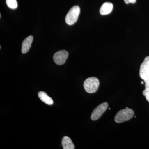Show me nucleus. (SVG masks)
I'll return each instance as SVG.
<instances>
[{
	"label": "nucleus",
	"mask_w": 149,
	"mask_h": 149,
	"mask_svg": "<svg viewBox=\"0 0 149 149\" xmlns=\"http://www.w3.org/2000/svg\"><path fill=\"white\" fill-rule=\"evenodd\" d=\"M134 111L131 109L126 108L121 110L117 113L114 120L117 123H121L130 120L134 115Z\"/></svg>",
	"instance_id": "f257e3e1"
},
{
	"label": "nucleus",
	"mask_w": 149,
	"mask_h": 149,
	"mask_svg": "<svg viewBox=\"0 0 149 149\" xmlns=\"http://www.w3.org/2000/svg\"><path fill=\"white\" fill-rule=\"evenodd\" d=\"M100 86V81L95 77H89L84 81L83 86L85 91L89 93H96Z\"/></svg>",
	"instance_id": "f03ea898"
},
{
	"label": "nucleus",
	"mask_w": 149,
	"mask_h": 149,
	"mask_svg": "<svg viewBox=\"0 0 149 149\" xmlns=\"http://www.w3.org/2000/svg\"><path fill=\"white\" fill-rule=\"evenodd\" d=\"M80 12V7L75 6L70 10L65 16V22L69 25H73L77 22Z\"/></svg>",
	"instance_id": "7ed1b4c3"
},
{
	"label": "nucleus",
	"mask_w": 149,
	"mask_h": 149,
	"mask_svg": "<svg viewBox=\"0 0 149 149\" xmlns=\"http://www.w3.org/2000/svg\"><path fill=\"white\" fill-rule=\"evenodd\" d=\"M108 106V103L107 102L99 105L92 112L91 116V120H96L99 119L107 109Z\"/></svg>",
	"instance_id": "20e7f679"
},
{
	"label": "nucleus",
	"mask_w": 149,
	"mask_h": 149,
	"mask_svg": "<svg viewBox=\"0 0 149 149\" xmlns=\"http://www.w3.org/2000/svg\"><path fill=\"white\" fill-rule=\"evenodd\" d=\"M139 75L142 80H145L149 77V56L145 58L140 66Z\"/></svg>",
	"instance_id": "39448f33"
},
{
	"label": "nucleus",
	"mask_w": 149,
	"mask_h": 149,
	"mask_svg": "<svg viewBox=\"0 0 149 149\" xmlns=\"http://www.w3.org/2000/svg\"><path fill=\"white\" fill-rule=\"evenodd\" d=\"M68 56V52L65 50H61L56 52L53 56L54 62L57 65H62L65 63Z\"/></svg>",
	"instance_id": "423d86ee"
},
{
	"label": "nucleus",
	"mask_w": 149,
	"mask_h": 149,
	"mask_svg": "<svg viewBox=\"0 0 149 149\" xmlns=\"http://www.w3.org/2000/svg\"><path fill=\"white\" fill-rule=\"evenodd\" d=\"M33 40V37L32 35L26 37L23 41L22 45V52L25 54L29 51L31 47Z\"/></svg>",
	"instance_id": "0eeeda50"
},
{
	"label": "nucleus",
	"mask_w": 149,
	"mask_h": 149,
	"mask_svg": "<svg viewBox=\"0 0 149 149\" xmlns=\"http://www.w3.org/2000/svg\"><path fill=\"white\" fill-rule=\"evenodd\" d=\"M113 8V5L111 3L105 2L103 4L100 10L101 15H107L111 12Z\"/></svg>",
	"instance_id": "6e6552de"
},
{
	"label": "nucleus",
	"mask_w": 149,
	"mask_h": 149,
	"mask_svg": "<svg viewBox=\"0 0 149 149\" xmlns=\"http://www.w3.org/2000/svg\"><path fill=\"white\" fill-rule=\"evenodd\" d=\"M38 96L41 100L47 104L52 105L53 104L54 101L52 99L49 97L45 92L40 91L38 93Z\"/></svg>",
	"instance_id": "1a4fd4ad"
},
{
	"label": "nucleus",
	"mask_w": 149,
	"mask_h": 149,
	"mask_svg": "<svg viewBox=\"0 0 149 149\" xmlns=\"http://www.w3.org/2000/svg\"><path fill=\"white\" fill-rule=\"evenodd\" d=\"M62 146L63 149H74L75 147L71 139L67 136H64L62 140Z\"/></svg>",
	"instance_id": "9d476101"
},
{
	"label": "nucleus",
	"mask_w": 149,
	"mask_h": 149,
	"mask_svg": "<svg viewBox=\"0 0 149 149\" xmlns=\"http://www.w3.org/2000/svg\"><path fill=\"white\" fill-rule=\"evenodd\" d=\"M145 85V89L143 92V95L149 102V77L144 80Z\"/></svg>",
	"instance_id": "9b49d317"
},
{
	"label": "nucleus",
	"mask_w": 149,
	"mask_h": 149,
	"mask_svg": "<svg viewBox=\"0 0 149 149\" xmlns=\"http://www.w3.org/2000/svg\"><path fill=\"white\" fill-rule=\"evenodd\" d=\"M6 3L8 6L12 9H15L18 6L16 0H6Z\"/></svg>",
	"instance_id": "f8f14e48"
},
{
	"label": "nucleus",
	"mask_w": 149,
	"mask_h": 149,
	"mask_svg": "<svg viewBox=\"0 0 149 149\" xmlns=\"http://www.w3.org/2000/svg\"><path fill=\"white\" fill-rule=\"evenodd\" d=\"M124 1L126 4H128L130 3L134 4L136 3V0H124Z\"/></svg>",
	"instance_id": "ddd939ff"
},
{
	"label": "nucleus",
	"mask_w": 149,
	"mask_h": 149,
	"mask_svg": "<svg viewBox=\"0 0 149 149\" xmlns=\"http://www.w3.org/2000/svg\"><path fill=\"white\" fill-rule=\"evenodd\" d=\"M144 83H144V81H141V84H143H143H144Z\"/></svg>",
	"instance_id": "4468645a"
},
{
	"label": "nucleus",
	"mask_w": 149,
	"mask_h": 149,
	"mask_svg": "<svg viewBox=\"0 0 149 149\" xmlns=\"http://www.w3.org/2000/svg\"><path fill=\"white\" fill-rule=\"evenodd\" d=\"M109 110H110V109H110V108H109Z\"/></svg>",
	"instance_id": "2eb2a0df"
}]
</instances>
